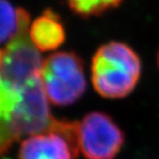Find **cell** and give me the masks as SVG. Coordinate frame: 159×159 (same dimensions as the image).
<instances>
[{"mask_svg":"<svg viewBox=\"0 0 159 159\" xmlns=\"http://www.w3.org/2000/svg\"><path fill=\"white\" fill-rule=\"evenodd\" d=\"M1 60H2V49H0V64H1Z\"/></svg>","mask_w":159,"mask_h":159,"instance_id":"cell-10","label":"cell"},{"mask_svg":"<svg viewBox=\"0 0 159 159\" xmlns=\"http://www.w3.org/2000/svg\"><path fill=\"white\" fill-rule=\"evenodd\" d=\"M78 153V122L57 119L49 130L24 139L19 159H76Z\"/></svg>","mask_w":159,"mask_h":159,"instance_id":"cell-5","label":"cell"},{"mask_svg":"<svg viewBox=\"0 0 159 159\" xmlns=\"http://www.w3.org/2000/svg\"><path fill=\"white\" fill-rule=\"evenodd\" d=\"M141 73L140 57L124 42L105 43L91 60V83L105 99L117 100L129 96L138 85Z\"/></svg>","mask_w":159,"mask_h":159,"instance_id":"cell-2","label":"cell"},{"mask_svg":"<svg viewBox=\"0 0 159 159\" xmlns=\"http://www.w3.org/2000/svg\"><path fill=\"white\" fill-rule=\"evenodd\" d=\"M157 66H158V69H159V49H158V52H157Z\"/></svg>","mask_w":159,"mask_h":159,"instance_id":"cell-9","label":"cell"},{"mask_svg":"<svg viewBox=\"0 0 159 159\" xmlns=\"http://www.w3.org/2000/svg\"><path fill=\"white\" fill-rule=\"evenodd\" d=\"M69 7L82 18L98 16L118 7L123 0H66Z\"/></svg>","mask_w":159,"mask_h":159,"instance_id":"cell-8","label":"cell"},{"mask_svg":"<svg viewBox=\"0 0 159 159\" xmlns=\"http://www.w3.org/2000/svg\"><path fill=\"white\" fill-rule=\"evenodd\" d=\"M30 39L40 52L55 50L65 42V28L60 16L47 8L31 23L29 29Z\"/></svg>","mask_w":159,"mask_h":159,"instance_id":"cell-6","label":"cell"},{"mask_svg":"<svg viewBox=\"0 0 159 159\" xmlns=\"http://www.w3.org/2000/svg\"><path fill=\"white\" fill-rule=\"evenodd\" d=\"M124 141L122 129L106 113L93 111L78 122L79 151L85 159H115Z\"/></svg>","mask_w":159,"mask_h":159,"instance_id":"cell-4","label":"cell"},{"mask_svg":"<svg viewBox=\"0 0 159 159\" xmlns=\"http://www.w3.org/2000/svg\"><path fill=\"white\" fill-rule=\"evenodd\" d=\"M56 121L40 76L26 82L0 78V157L16 142L49 130Z\"/></svg>","mask_w":159,"mask_h":159,"instance_id":"cell-1","label":"cell"},{"mask_svg":"<svg viewBox=\"0 0 159 159\" xmlns=\"http://www.w3.org/2000/svg\"><path fill=\"white\" fill-rule=\"evenodd\" d=\"M81 57L72 52L52 53L43 60L40 80L47 100L56 106L77 102L86 89V77Z\"/></svg>","mask_w":159,"mask_h":159,"instance_id":"cell-3","label":"cell"},{"mask_svg":"<svg viewBox=\"0 0 159 159\" xmlns=\"http://www.w3.org/2000/svg\"><path fill=\"white\" fill-rule=\"evenodd\" d=\"M30 25L28 11L22 7H15L8 0H0V44H7Z\"/></svg>","mask_w":159,"mask_h":159,"instance_id":"cell-7","label":"cell"}]
</instances>
